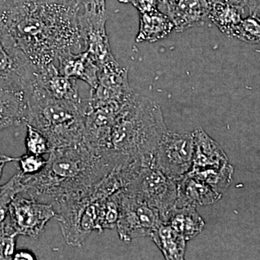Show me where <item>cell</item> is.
<instances>
[{
	"mask_svg": "<svg viewBox=\"0 0 260 260\" xmlns=\"http://www.w3.org/2000/svg\"><path fill=\"white\" fill-rule=\"evenodd\" d=\"M7 30L35 68L66 53L85 51L78 5L62 0H28L0 11Z\"/></svg>",
	"mask_w": 260,
	"mask_h": 260,
	"instance_id": "obj_1",
	"label": "cell"
},
{
	"mask_svg": "<svg viewBox=\"0 0 260 260\" xmlns=\"http://www.w3.org/2000/svg\"><path fill=\"white\" fill-rule=\"evenodd\" d=\"M112 172L107 159L82 142L51 150L40 172L24 175L25 190L21 193L55 208L65 201L90 194Z\"/></svg>",
	"mask_w": 260,
	"mask_h": 260,
	"instance_id": "obj_2",
	"label": "cell"
},
{
	"mask_svg": "<svg viewBox=\"0 0 260 260\" xmlns=\"http://www.w3.org/2000/svg\"><path fill=\"white\" fill-rule=\"evenodd\" d=\"M158 103L133 92L118 114L107 149L101 155L114 172L129 178L153 164L154 155L167 132Z\"/></svg>",
	"mask_w": 260,
	"mask_h": 260,
	"instance_id": "obj_3",
	"label": "cell"
},
{
	"mask_svg": "<svg viewBox=\"0 0 260 260\" xmlns=\"http://www.w3.org/2000/svg\"><path fill=\"white\" fill-rule=\"evenodd\" d=\"M25 93V124L34 126L45 135L51 150L83 142L85 114L81 107L51 96L36 81Z\"/></svg>",
	"mask_w": 260,
	"mask_h": 260,
	"instance_id": "obj_4",
	"label": "cell"
},
{
	"mask_svg": "<svg viewBox=\"0 0 260 260\" xmlns=\"http://www.w3.org/2000/svg\"><path fill=\"white\" fill-rule=\"evenodd\" d=\"M116 191L115 184L107 178L90 194L68 200L54 208L55 218L68 245L81 246L92 232L102 234L99 220L103 200Z\"/></svg>",
	"mask_w": 260,
	"mask_h": 260,
	"instance_id": "obj_5",
	"label": "cell"
},
{
	"mask_svg": "<svg viewBox=\"0 0 260 260\" xmlns=\"http://www.w3.org/2000/svg\"><path fill=\"white\" fill-rule=\"evenodd\" d=\"M123 189L139 197L158 210L164 223L176 208L177 181L167 177L153 166L142 168Z\"/></svg>",
	"mask_w": 260,
	"mask_h": 260,
	"instance_id": "obj_6",
	"label": "cell"
},
{
	"mask_svg": "<svg viewBox=\"0 0 260 260\" xmlns=\"http://www.w3.org/2000/svg\"><path fill=\"white\" fill-rule=\"evenodd\" d=\"M119 198L120 207L116 229L123 242H129L137 238L150 237L155 228L162 222L158 210L139 197L121 189Z\"/></svg>",
	"mask_w": 260,
	"mask_h": 260,
	"instance_id": "obj_7",
	"label": "cell"
},
{
	"mask_svg": "<svg viewBox=\"0 0 260 260\" xmlns=\"http://www.w3.org/2000/svg\"><path fill=\"white\" fill-rule=\"evenodd\" d=\"M192 133H177L167 129L154 155L153 166L177 181L193 167Z\"/></svg>",
	"mask_w": 260,
	"mask_h": 260,
	"instance_id": "obj_8",
	"label": "cell"
},
{
	"mask_svg": "<svg viewBox=\"0 0 260 260\" xmlns=\"http://www.w3.org/2000/svg\"><path fill=\"white\" fill-rule=\"evenodd\" d=\"M35 81V67L0 25V86L25 91Z\"/></svg>",
	"mask_w": 260,
	"mask_h": 260,
	"instance_id": "obj_9",
	"label": "cell"
},
{
	"mask_svg": "<svg viewBox=\"0 0 260 260\" xmlns=\"http://www.w3.org/2000/svg\"><path fill=\"white\" fill-rule=\"evenodd\" d=\"M55 216L52 205L30 198L27 199L19 193L10 203L6 218L18 236L37 239L44 233L48 222Z\"/></svg>",
	"mask_w": 260,
	"mask_h": 260,
	"instance_id": "obj_10",
	"label": "cell"
},
{
	"mask_svg": "<svg viewBox=\"0 0 260 260\" xmlns=\"http://www.w3.org/2000/svg\"><path fill=\"white\" fill-rule=\"evenodd\" d=\"M133 92L128 82L127 70L114 58L99 68L98 83L90 88L88 100L93 103L123 102Z\"/></svg>",
	"mask_w": 260,
	"mask_h": 260,
	"instance_id": "obj_11",
	"label": "cell"
},
{
	"mask_svg": "<svg viewBox=\"0 0 260 260\" xmlns=\"http://www.w3.org/2000/svg\"><path fill=\"white\" fill-rule=\"evenodd\" d=\"M36 83L51 96L79 106L85 114L88 97L82 96L77 80L61 73L55 63L36 68Z\"/></svg>",
	"mask_w": 260,
	"mask_h": 260,
	"instance_id": "obj_12",
	"label": "cell"
},
{
	"mask_svg": "<svg viewBox=\"0 0 260 260\" xmlns=\"http://www.w3.org/2000/svg\"><path fill=\"white\" fill-rule=\"evenodd\" d=\"M107 18L108 17L80 14L85 41V51H88L99 68L114 59L106 30Z\"/></svg>",
	"mask_w": 260,
	"mask_h": 260,
	"instance_id": "obj_13",
	"label": "cell"
},
{
	"mask_svg": "<svg viewBox=\"0 0 260 260\" xmlns=\"http://www.w3.org/2000/svg\"><path fill=\"white\" fill-rule=\"evenodd\" d=\"M177 182V208L189 206L197 208L214 204L221 199L223 195L190 172Z\"/></svg>",
	"mask_w": 260,
	"mask_h": 260,
	"instance_id": "obj_14",
	"label": "cell"
},
{
	"mask_svg": "<svg viewBox=\"0 0 260 260\" xmlns=\"http://www.w3.org/2000/svg\"><path fill=\"white\" fill-rule=\"evenodd\" d=\"M193 167L191 170L220 169L229 164L226 154L220 145L203 128L192 132Z\"/></svg>",
	"mask_w": 260,
	"mask_h": 260,
	"instance_id": "obj_15",
	"label": "cell"
},
{
	"mask_svg": "<svg viewBox=\"0 0 260 260\" xmlns=\"http://www.w3.org/2000/svg\"><path fill=\"white\" fill-rule=\"evenodd\" d=\"M55 64L63 75L76 80H82L90 88L95 87L99 78V67L87 51L61 54Z\"/></svg>",
	"mask_w": 260,
	"mask_h": 260,
	"instance_id": "obj_16",
	"label": "cell"
},
{
	"mask_svg": "<svg viewBox=\"0 0 260 260\" xmlns=\"http://www.w3.org/2000/svg\"><path fill=\"white\" fill-rule=\"evenodd\" d=\"M27 102L21 89L0 86V132L26 123Z\"/></svg>",
	"mask_w": 260,
	"mask_h": 260,
	"instance_id": "obj_17",
	"label": "cell"
},
{
	"mask_svg": "<svg viewBox=\"0 0 260 260\" xmlns=\"http://www.w3.org/2000/svg\"><path fill=\"white\" fill-rule=\"evenodd\" d=\"M209 10L210 5L205 0H179L169 17L174 30L181 32L204 25L209 20Z\"/></svg>",
	"mask_w": 260,
	"mask_h": 260,
	"instance_id": "obj_18",
	"label": "cell"
},
{
	"mask_svg": "<svg viewBox=\"0 0 260 260\" xmlns=\"http://www.w3.org/2000/svg\"><path fill=\"white\" fill-rule=\"evenodd\" d=\"M139 30L135 42H156L165 39L174 30L172 19L160 10L139 13Z\"/></svg>",
	"mask_w": 260,
	"mask_h": 260,
	"instance_id": "obj_19",
	"label": "cell"
},
{
	"mask_svg": "<svg viewBox=\"0 0 260 260\" xmlns=\"http://www.w3.org/2000/svg\"><path fill=\"white\" fill-rule=\"evenodd\" d=\"M150 237L166 259H184L186 241L169 224L161 222L150 234Z\"/></svg>",
	"mask_w": 260,
	"mask_h": 260,
	"instance_id": "obj_20",
	"label": "cell"
},
{
	"mask_svg": "<svg viewBox=\"0 0 260 260\" xmlns=\"http://www.w3.org/2000/svg\"><path fill=\"white\" fill-rule=\"evenodd\" d=\"M245 8L229 2H220L210 5L209 20L227 37L233 38L238 25L245 18Z\"/></svg>",
	"mask_w": 260,
	"mask_h": 260,
	"instance_id": "obj_21",
	"label": "cell"
},
{
	"mask_svg": "<svg viewBox=\"0 0 260 260\" xmlns=\"http://www.w3.org/2000/svg\"><path fill=\"white\" fill-rule=\"evenodd\" d=\"M166 223L177 231L186 242L194 239L204 229L205 223L196 208L193 207H176Z\"/></svg>",
	"mask_w": 260,
	"mask_h": 260,
	"instance_id": "obj_22",
	"label": "cell"
},
{
	"mask_svg": "<svg viewBox=\"0 0 260 260\" xmlns=\"http://www.w3.org/2000/svg\"><path fill=\"white\" fill-rule=\"evenodd\" d=\"M190 173L205 181L214 190L223 194L232 183L234 167L228 164L220 169L191 170Z\"/></svg>",
	"mask_w": 260,
	"mask_h": 260,
	"instance_id": "obj_23",
	"label": "cell"
},
{
	"mask_svg": "<svg viewBox=\"0 0 260 260\" xmlns=\"http://www.w3.org/2000/svg\"><path fill=\"white\" fill-rule=\"evenodd\" d=\"M25 190L24 174L19 172L4 185L0 186V223L8 215L10 203L19 193Z\"/></svg>",
	"mask_w": 260,
	"mask_h": 260,
	"instance_id": "obj_24",
	"label": "cell"
},
{
	"mask_svg": "<svg viewBox=\"0 0 260 260\" xmlns=\"http://www.w3.org/2000/svg\"><path fill=\"white\" fill-rule=\"evenodd\" d=\"M119 191L109 195L103 200L102 208H101L100 220H99L102 234L105 229H116V223L119 219V207H120Z\"/></svg>",
	"mask_w": 260,
	"mask_h": 260,
	"instance_id": "obj_25",
	"label": "cell"
},
{
	"mask_svg": "<svg viewBox=\"0 0 260 260\" xmlns=\"http://www.w3.org/2000/svg\"><path fill=\"white\" fill-rule=\"evenodd\" d=\"M233 38L247 44H260V19L252 15L243 18Z\"/></svg>",
	"mask_w": 260,
	"mask_h": 260,
	"instance_id": "obj_26",
	"label": "cell"
},
{
	"mask_svg": "<svg viewBox=\"0 0 260 260\" xmlns=\"http://www.w3.org/2000/svg\"><path fill=\"white\" fill-rule=\"evenodd\" d=\"M18 236L8 219L0 223V260L13 259Z\"/></svg>",
	"mask_w": 260,
	"mask_h": 260,
	"instance_id": "obj_27",
	"label": "cell"
},
{
	"mask_svg": "<svg viewBox=\"0 0 260 260\" xmlns=\"http://www.w3.org/2000/svg\"><path fill=\"white\" fill-rule=\"evenodd\" d=\"M26 153L36 155H44L50 153V145L45 135L30 124H26Z\"/></svg>",
	"mask_w": 260,
	"mask_h": 260,
	"instance_id": "obj_28",
	"label": "cell"
},
{
	"mask_svg": "<svg viewBox=\"0 0 260 260\" xmlns=\"http://www.w3.org/2000/svg\"><path fill=\"white\" fill-rule=\"evenodd\" d=\"M18 162L21 174L24 175H34L40 172L45 167L47 160L43 155L26 153L23 156L19 157Z\"/></svg>",
	"mask_w": 260,
	"mask_h": 260,
	"instance_id": "obj_29",
	"label": "cell"
},
{
	"mask_svg": "<svg viewBox=\"0 0 260 260\" xmlns=\"http://www.w3.org/2000/svg\"><path fill=\"white\" fill-rule=\"evenodd\" d=\"M80 14L94 17H107L106 0H77Z\"/></svg>",
	"mask_w": 260,
	"mask_h": 260,
	"instance_id": "obj_30",
	"label": "cell"
},
{
	"mask_svg": "<svg viewBox=\"0 0 260 260\" xmlns=\"http://www.w3.org/2000/svg\"><path fill=\"white\" fill-rule=\"evenodd\" d=\"M129 3L138 10L139 13H148L158 9V0H130Z\"/></svg>",
	"mask_w": 260,
	"mask_h": 260,
	"instance_id": "obj_31",
	"label": "cell"
},
{
	"mask_svg": "<svg viewBox=\"0 0 260 260\" xmlns=\"http://www.w3.org/2000/svg\"><path fill=\"white\" fill-rule=\"evenodd\" d=\"M242 5L247 9L249 15L260 19V0H242Z\"/></svg>",
	"mask_w": 260,
	"mask_h": 260,
	"instance_id": "obj_32",
	"label": "cell"
},
{
	"mask_svg": "<svg viewBox=\"0 0 260 260\" xmlns=\"http://www.w3.org/2000/svg\"><path fill=\"white\" fill-rule=\"evenodd\" d=\"M178 2L179 0H158V10L169 16Z\"/></svg>",
	"mask_w": 260,
	"mask_h": 260,
	"instance_id": "obj_33",
	"label": "cell"
},
{
	"mask_svg": "<svg viewBox=\"0 0 260 260\" xmlns=\"http://www.w3.org/2000/svg\"><path fill=\"white\" fill-rule=\"evenodd\" d=\"M13 259H37L35 254L28 250L15 251Z\"/></svg>",
	"mask_w": 260,
	"mask_h": 260,
	"instance_id": "obj_34",
	"label": "cell"
},
{
	"mask_svg": "<svg viewBox=\"0 0 260 260\" xmlns=\"http://www.w3.org/2000/svg\"><path fill=\"white\" fill-rule=\"evenodd\" d=\"M28 0H0V11L9 9Z\"/></svg>",
	"mask_w": 260,
	"mask_h": 260,
	"instance_id": "obj_35",
	"label": "cell"
},
{
	"mask_svg": "<svg viewBox=\"0 0 260 260\" xmlns=\"http://www.w3.org/2000/svg\"><path fill=\"white\" fill-rule=\"evenodd\" d=\"M18 159L19 158L10 157L0 153V179H1L2 174H3V169H4L5 164L10 162L18 161Z\"/></svg>",
	"mask_w": 260,
	"mask_h": 260,
	"instance_id": "obj_36",
	"label": "cell"
},
{
	"mask_svg": "<svg viewBox=\"0 0 260 260\" xmlns=\"http://www.w3.org/2000/svg\"><path fill=\"white\" fill-rule=\"evenodd\" d=\"M205 1L209 4L210 6L214 4V3H220V2H229V3H234V4L240 5V6L243 7L242 0H205Z\"/></svg>",
	"mask_w": 260,
	"mask_h": 260,
	"instance_id": "obj_37",
	"label": "cell"
},
{
	"mask_svg": "<svg viewBox=\"0 0 260 260\" xmlns=\"http://www.w3.org/2000/svg\"><path fill=\"white\" fill-rule=\"evenodd\" d=\"M62 1L70 2V3H74V4L77 5L78 6L77 0H62Z\"/></svg>",
	"mask_w": 260,
	"mask_h": 260,
	"instance_id": "obj_38",
	"label": "cell"
},
{
	"mask_svg": "<svg viewBox=\"0 0 260 260\" xmlns=\"http://www.w3.org/2000/svg\"><path fill=\"white\" fill-rule=\"evenodd\" d=\"M121 3H129L130 0H118Z\"/></svg>",
	"mask_w": 260,
	"mask_h": 260,
	"instance_id": "obj_39",
	"label": "cell"
}]
</instances>
